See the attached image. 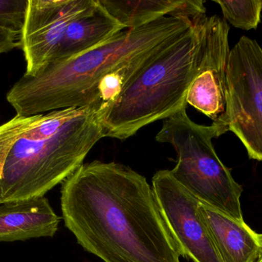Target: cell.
<instances>
[{"label": "cell", "mask_w": 262, "mask_h": 262, "mask_svg": "<svg viewBox=\"0 0 262 262\" xmlns=\"http://www.w3.org/2000/svg\"><path fill=\"white\" fill-rule=\"evenodd\" d=\"M200 20L134 75L104 116L103 138L127 139L188 106V91L200 65Z\"/></svg>", "instance_id": "3"}, {"label": "cell", "mask_w": 262, "mask_h": 262, "mask_svg": "<svg viewBox=\"0 0 262 262\" xmlns=\"http://www.w3.org/2000/svg\"><path fill=\"white\" fill-rule=\"evenodd\" d=\"M201 48L198 72L186 96L190 105L224 128L227 106V65L229 26L218 15L203 17L199 22Z\"/></svg>", "instance_id": "8"}, {"label": "cell", "mask_w": 262, "mask_h": 262, "mask_svg": "<svg viewBox=\"0 0 262 262\" xmlns=\"http://www.w3.org/2000/svg\"><path fill=\"white\" fill-rule=\"evenodd\" d=\"M96 0H29L20 44L25 74L33 75L52 59L71 23L93 7Z\"/></svg>", "instance_id": "9"}, {"label": "cell", "mask_w": 262, "mask_h": 262, "mask_svg": "<svg viewBox=\"0 0 262 262\" xmlns=\"http://www.w3.org/2000/svg\"><path fill=\"white\" fill-rule=\"evenodd\" d=\"M20 46V35L0 27V55Z\"/></svg>", "instance_id": "18"}, {"label": "cell", "mask_w": 262, "mask_h": 262, "mask_svg": "<svg viewBox=\"0 0 262 262\" xmlns=\"http://www.w3.org/2000/svg\"><path fill=\"white\" fill-rule=\"evenodd\" d=\"M126 29L141 27L164 17L186 18L192 23L206 16L201 0H98Z\"/></svg>", "instance_id": "13"}, {"label": "cell", "mask_w": 262, "mask_h": 262, "mask_svg": "<svg viewBox=\"0 0 262 262\" xmlns=\"http://www.w3.org/2000/svg\"><path fill=\"white\" fill-rule=\"evenodd\" d=\"M193 24L169 16L124 29L92 50L49 63L35 75L24 74L9 89L6 99L17 115L25 117L97 104L98 84L109 72L182 35Z\"/></svg>", "instance_id": "2"}, {"label": "cell", "mask_w": 262, "mask_h": 262, "mask_svg": "<svg viewBox=\"0 0 262 262\" xmlns=\"http://www.w3.org/2000/svg\"><path fill=\"white\" fill-rule=\"evenodd\" d=\"M41 116L42 114L30 117L16 114L12 119L0 126V203H3L1 182L6 158L16 142L23 137L25 132L34 127Z\"/></svg>", "instance_id": "15"}, {"label": "cell", "mask_w": 262, "mask_h": 262, "mask_svg": "<svg viewBox=\"0 0 262 262\" xmlns=\"http://www.w3.org/2000/svg\"><path fill=\"white\" fill-rule=\"evenodd\" d=\"M152 188L180 256L193 262H223L199 215L200 201L174 178L170 170L158 171L152 177Z\"/></svg>", "instance_id": "7"}, {"label": "cell", "mask_w": 262, "mask_h": 262, "mask_svg": "<svg viewBox=\"0 0 262 262\" xmlns=\"http://www.w3.org/2000/svg\"><path fill=\"white\" fill-rule=\"evenodd\" d=\"M198 212L223 262H258L261 259V235L245 221L232 219L201 203Z\"/></svg>", "instance_id": "11"}, {"label": "cell", "mask_w": 262, "mask_h": 262, "mask_svg": "<svg viewBox=\"0 0 262 262\" xmlns=\"http://www.w3.org/2000/svg\"><path fill=\"white\" fill-rule=\"evenodd\" d=\"M29 0H0V27L21 35Z\"/></svg>", "instance_id": "17"}, {"label": "cell", "mask_w": 262, "mask_h": 262, "mask_svg": "<svg viewBox=\"0 0 262 262\" xmlns=\"http://www.w3.org/2000/svg\"><path fill=\"white\" fill-rule=\"evenodd\" d=\"M261 239H262V235H261Z\"/></svg>", "instance_id": "20"}, {"label": "cell", "mask_w": 262, "mask_h": 262, "mask_svg": "<svg viewBox=\"0 0 262 262\" xmlns=\"http://www.w3.org/2000/svg\"><path fill=\"white\" fill-rule=\"evenodd\" d=\"M258 262H262V258H261V260H260V261H258Z\"/></svg>", "instance_id": "19"}, {"label": "cell", "mask_w": 262, "mask_h": 262, "mask_svg": "<svg viewBox=\"0 0 262 262\" xmlns=\"http://www.w3.org/2000/svg\"><path fill=\"white\" fill-rule=\"evenodd\" d=\"M45 196L0 203V241L53 237L60 223Z\"/></svg>", "instance_id": "10"}, {"label": "cell", "mask_w": 262, "mask_h": 262, "mask_svg": "<svg viewBox=\"0 0 262 262\" xmlns=\"http://www.w3.org/2000/svg\"><path fill=\"white\" fill-rule=\"evenodd\" d=\"M186 108L163 120L156 135L158 143H169L177 152V166L171 174L201 204L245 221L240 201L243 187L222 163L212 145L214 138L227 132L217 125L196 124L188 116Z\"/></svg>", "instance_id": "5"}, {"label": "cell", "mask_w": 262, "mask_h": 262, "mask_svg": "<svg viewBox=\"0 0 262 262\" xmlns=\"http://www.w3.org/2000/svg\"><path fill=\"white\" fill-rule=\"evenodd\" d=\"M124 29L96 0L93 7L68 26L49 63L68 59L92 50Z\"/></svg>", "instance_id": "12"}, {"label": "cell", "mask_w": 262, "mask_h": 262, "mask_svg": "<svg viewBox=\"0 0 262 262\" xmlns=\"http://www.w3.org/2000/svg\"><path fill=\"white\" fill-rule=\"evenodd\" d=\"M227 106L225 126L262 162V49L243 36L230 50L227 65Z\"/></svg>", "instance_id": "6"}, {"label": "cell", "mask_w": 262, "mask_h": 262, "mask_svg": "<svg viewBox=\"0 0 262 262\" xmlns=\"http://www.w3.org/2000/svg\"><path fill=\"white\" fill-rule=\"evenodd\" d=\"M105 115L100 105L83 106L53 136L37 142L18 139L3 168V203L45 196L63 183L103 138Z\"/></svg>", "instance_id": "4"}, {"label": "cell", "mask_w": 262, "mask_h": 262, "mask_svg": "<svg viewBox=\"0 0 262 262\" xmlns=\"http://www.w3.org/2000/svg\"><path fill=\"white\" fill-rule=\"evenodd\" d=\"M61 208L78 244L104 262H181L152 186L129 166L81 165L63 182Z\"/></svg>", "instance_id": "1"}, {"label": "cell", "mask_w": 262, "mask_h": 262, "mask_svg": "<svg viewBox=\"0 0 262 262\" xmlns=\"http://www.w3.org/2000/svg\"><path fill=\"white\" fill-rule=\"evenodd\" d=\"M224 19L230 24L244 30L255 29L261 21L262 0H232L218 1Z\"/></svg>", "instance_id": "14"}, {"label": "cell", "mask_w": 262, "mask_h": 262, "mask_svg": "<svg viewBox=\"0 0 262 262\" xmlns=\"http://www.w3.org/2000/svg\"><path fill=\"white\" fill-rule=\"evenodd\" d=\"M80 108H67L48 112L42 115L34 127L25 132L21 138L31 142H37L53 136L77 115Z\"/></svg>", "instance_id": "16"}]
</instances>
